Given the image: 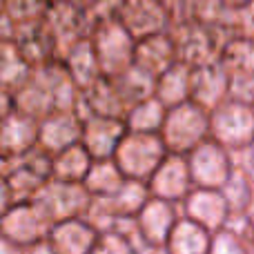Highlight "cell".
<instances>
[{"mask_svg":"<svg viewBox=\"0 0 254 254\" xmlns=\"http://www.w3.org/2000/svg\"><path fill=\"white\" fill-rule=\"evenodd\" d=\"M4 27L9 29V27H11V22H9L7 18H4L2 13H0V38H4V36H7V34H4Z\"/></svg>","mask_w":254,"mask_h":254,"instance_id":"20","label":"cell"},{"mask_svg":"<svg viewBox=\"0 0 254 254\" xmlns=\"http://www.w3.org/2000/svg\"><path fill=\"white\" fill-rule=\"evenodd\" d=\"M52 0H0V13L11 25L43 18Z\"/></svg>","mask_w":254,"mask_h":254,"instance_id":"17","label":"cell"},{"mask_svg":"<svg viewBox=\"0 0 254 254\" xmlns=\"http://www.w3.org/2000/svg\"><path fill=\"white\" fill-rule=\"evenodd\" d=\"M87 38L96 56L101 76H119L134 63L136 40L116 18H103L92 22Z\"/></svg>","mask_w":254,"mask_h":254,"instance_id":"3","label":"cell"},{"mask_svg":"<svg viewBox=\"0 0 254 254\" xmlns=\"http://www.w3.org/2000/svg\"><path fill=\"white\" fill-rule=\"evenodd\" d=\"M167 31L174 43L176 61L185 63L188 67H201L219 61L223 45L234 38L230 31L221 27L203 25L192 18H172Z\"/></svg>","mask_w":254,"mask_h":254,"instance_id":"2","label":"cell"},{"mask_svg":"<svg viewBox=\"0 0 254 254\" xmlns=\"http://www.w3.org/2000/svg\"><path fill=\"white\" fill-rule=\"evenodd\" d=\"M61 63L65 65V69L69 71L71 80L76 83V87L85 89L94 83V80L101 76V69H98L96 56H94V49L89 45V38H80L78 43H74L65 54L61 56Z\"/></svg>","mask_w":254,"mask_h":254,"instance_id":"12","label":"cell"},{"mask_svg":"<svg viewBox=\"0 0 254 254\" xmlns=\"http://www.w3.org/2000/svg\"><path fill=\"white\" fill-rule=\"evenodd\" d=\"M165 107L156 96H147L145 101L136 103L127 112V125H131L134 131H154L163 125Z\"/></svg>","mask_w":254,"mask_h":254,"instance_id":"16","label":"cell"},{"mask_svg":"<svg viewBox=\"0 0 254 254\" xmlns=\"http://www.w3.org/2000/svg\"><path fill=\"white\" fill-rule=\"evenodd\" d=\"M190 71L192 67L176 61L154 80V96L163 103V107H174L190 98Z\"/></svg>","mask_w":254,"mask_h":254,"instance_id":"14","label":"cell"},{"mask_svg":"<svg viewBox=\"0 0 254 254\" xmlns=\"http://www.w3.org/2000/svg\"><path fill=\"white\" fill-rule=\"evenodd\" d=\"M114 18L134 40L165 31L172 22L170 9L161 0H121Z\"/></svg>","mask_w":254,"mask_h":254,"instance_id":"4","label":"cell"},{"mask_svg":"<svg viewBox=\"0 0 254 254\" xmlns=\"http://www.w3.org/2000/svg\"><path fill=\"white\" fill-rule=\"evenodd\" d=\"M161 2L165 4V7L170 9V13H172V11H174L176 7H179V2H181V0H161Z\"/></svg>","mask_w":254,"mask_h":254,"instance_id":"21","label":"cell"},{"mask_svg":"<svg viewBox=\"0 0 254 254\" xmlns=\"http://www.w3.org/2000/svg\"><path fill=\"white\" fill-rule=\"evenodd\" d=\"M69 4H74V7H78V9H83V11H87L89 7H92L96 0H67Z\"/></svg>","mask_w":254,"mask_h":254,"instance_id":"19","label":"cell"},{"mask_svg":"<svg viewBox=\"0 0 254 254\" xmlns=\"http://www.w3.org/2000/svg\"><path fill=\"white\" fill-rule=\"evenodd\" d=\"M76 101L78 87L61 61L34 67L22 87L13 92V105H18V112H25L34 119H45L54 112L76 110Z\"/></svg>","mask_w":254,"mask_h":254,"instance_id":"1","label":"cell"},{"mask_svg":"<svg viewBox=\"0 0 254 254\" xmlns=\"http://www.w3.org/2000/svg\"><path fill=\"white\" fill-rule=\"evenodd\" d=\"M38 138V121L25 112L11 110L0 121V152H25Z\"/></svg>","mask_w":254,"mask_h":254,"instance_id":"10","label":"cell"},{"mask_svg":"<svg viewBox=\"0 0 254 254\" xmlns=\"http://www.w3.org/2000/svg\"><path fill=\"white\" fill-rule=\"evenodd\" d=\"M228 94V71L219 61L190 71V101L203 110H212Z\"/></svg>","mask_w":254,"mask_h":254,"instance_id":"7","label":"cell"},{"mask_svg":"<svg viewBox=\"0 0 254 254\" xmlns=\"http://www.w3.org/2000/svg\"><path fill=\"white\" fill-rule=\"evenodd\" d=\"M80 134V116L76 110L54 112L38 123V138L45 140L49 147H69L71 140Z\"/></svg>","mask_w":254,"mask_h":254,"instance_id":"13","label":"cell"},{"mask_svg":"<svg viewBox=\"0 0 254 254\" xmlns=\"http://www.w3.org/2000/svg\"><path fill=\"white\" fill-rule=\"evenodd\" d=\"M167 129V136L176 143H192L205 129V110L198 105H194L192 101L179 103V105L172 107V112L163 119Z\"/></svg>","mask_w":254,"mask_h":254,"instance_id":"11","label":"cell"},{"mask_svg":"<svg viewBox=\"0 0 254 254\" xmlns=\"http://www.w3.org/2000/svg\"><path fill=\"white\" fill-rule=\"evenodd\" d=\"M45 20H47L54 40H56L58 61L71 45L78 43L80 38H85L89 34L87 13L83 9L69 4L67 0H52L47 11H45Z\"/></svg>","mask_w":254,"mask_h":254,"instance_id":"6","label":"cell"},{"mask_svg":"<svg viewBox=\"0 0 254 254\" xmlns=\"http://www.w3.org/2000/svg\"><path fill=\"white\" fill-rule=\"evenodd\" d=\"M9 38L13 40L18 52L22 54V58H25L31 67H40V65H45V63L58 61L56 40H54L52 29H49L45 16L36 18V20L11 25Z\"/></svg>","mask_w":254,"mask_h":254,"instance_id":"5","label":"cell"},{"mask_svg":"<svg viewBox=\"0 0 254 254\" xmlns=\"http://www.w3.org/2000/svg\"><path fill=\"white\" fill-rule=\"evenodd\" d=\"M13 107H16V105H13V94L0 85V121H2L4 116L13 110Z\"/></svg>","mask_w":254,"mask_h":254,"instance_id":"18","label":"cell"},{"mask_svg":"<svg viewBox=\"0 0 254 254\" xmlns=\"http://www.w3.org/2000/svg\"><path fill=\"white\" fill-rule=\"evenodd\" d=\"M31 69H34V67L22 58V54L18 52L13 40L9 38V36L0 38V85L13 94L29 78Z\"/></svg>","mask_w":254,"mask_h":254,"instance_id":"15","label":"cell"},{"mask_svg":"<svg viewBox=\"0 0 254 254\" xmlns=\"http://www.w3.org/2000/svg\"><path fill=\"white\" fill-rule=\"evenodd\" d=\"M174 63H176V52H174V43H172V36L167 29L136 40L134 65L140 67L143 71H147L149 76L158 78Z\"/></svg>","mask_w":254,"mask_h":254,"instance_id":"8","label":"cell"},{"mask_svg":"<svg viewBox=\"0 0 254 254\" xmlns=\"http://www.w3.org/2000/svg\"><path fill=\"white\" fill-rule=\"evenodd\" d=\"M80 134L92 154H107L125 136V121L110 116H83Z\"/></svg>","mask_w":254,"mask_h":254,"instance_id":"9","label":"cell"}]
</instances>
